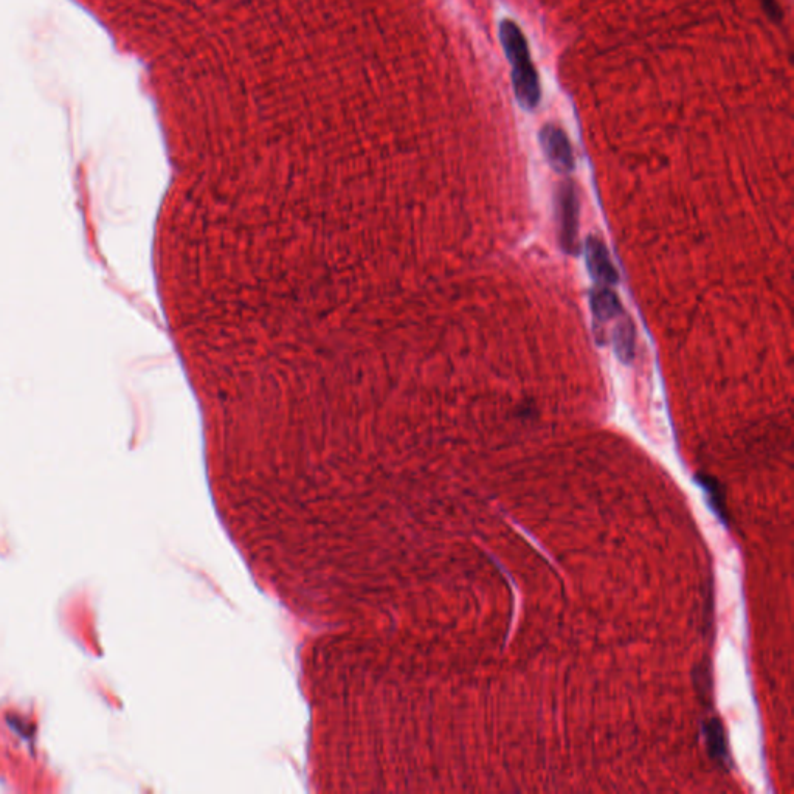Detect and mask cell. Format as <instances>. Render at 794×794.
I'll use <instances>...</instances> for the list:
<instances>
[{"label":"cell","mask_w":794,"mask_h":794,"mask_svg":"<svg viewBox=\"0 0 794 794\" xmlns=\"http://www.w3.org/2000/svg\"><path fill=\"white\" fill-rule=\"evenodd\" d=\"M500 41L512 66L515 97L525 111H534L542 100V87L536 67L532 64L528 41L511 19L501 21Z\"/></svg>","instance_id":"6da1fadb"},{"label":"cell","mask_w":794,"mask_h":794,"mask_svg":"<svg viewBox=\"0 0 794 794\" xmlns=\"http://www.w3.org/2000/svg\"><path fill=\"white\" fill-rule=\"evenodd\" d=\"M556 199L560 246L565 252L573 253L579 233V201L573 183H562L557 190Z\"/></svg>","instance_id":"7a4b0ae2"},{"label":"cell","mask_w":794,"mask_h":794,"mask_svg":"<svg viewBox=\"0 0 794 794\" xmlns=\"http://www.w3.org/2000/svg\"><path fill=\"white\" fill-rule=\"evenodd\" d=\"M540 145L549 166L556 173L570 174L574 170L573 148L568 135L556 125H545L540 131Z\"/></svg>","instance_id":"3957f363"},{"label":"cell","mask_w":794,"mask_h":794,"mask_svg":"<svg viewBox=\"0 0 794 794\" xmlns=\"http://www.w3.org/2000/svg\"><path fill=\"white\" fill-rule=\"evenodd\" d=\"M585 259L588 272L596 283L601 286H613L618 283V272L608 256L607 247L599 238L590 236L585 242Z\"/></svg>","instance_id":"277c9868"},{"label":"cell","mask_w":794,"mask_h":794,"mask_svg":"<svg viewBox=\"0 0 794 794\" xmlns=\"http://www.w3.org/2000/svg\"><path fill=\"white\" fill-rule=\"evenodd\" d=\"M590 303L591 311L598 322L607 323L613 318L621 317V301L612 289H608V286L593 290Z\"/></svg>","instance_id":"5b68a950"},{"label":"cell","mask_w":794,"mask_h":794,"mask_svg":"<svg viewBox=\"0 0 794 794\" xmlns=\"http://www.w3.org/2000/svg\"><path fill=\"white\" fill-rule=\"evenodd\" d=\"M613 343L618 359L629 365L635 356V325L627 315L619 318V322L616 323Z\"/></svg>","instance_id":"8992f818"},{"label":"cell","mask_w":794,"mask_h":794,"mask_svg":"<svg viewBox=\"0 0 794 794\" xmlns=\"http://www.w3.org/2000/svg\"><path fill=\"white\" fill-rule=\"evenodd\" d=\"M706 737H708L709 753H711V756L717 760H726L728 753H726L725 736H723V729L719 720H712V722L708 723Z\"/></svg>","instance_id":"52a82bcc"},{"label":"cell","mask_w":794,"mask_h":794,"mask_svg":"<svg viewBox=\"0 0 794 794\" xmlns=\"http://www.w3.org/2000/svg\"><path fill=\"white\" fill-rule=\"evenodd\" d=\"M698 481H700L701 486L705 487L706 492H708L712 508L717 511V514H719L723 520H726L725 498H723L722 487H720L719 481H715L712 477H698Z\"/></svg>","instance_id":"ba28073f"},{"label":"cell","mask_w":794,"mask_h":794,"mask_svg":"<svg viewBox=\"0 0 794 794\" xmlns=\"http://www.w3.org/2000/svg\"><path fill=\"white\" fill-rule=\"evenodd\" d=\"M760 5L774 24H781L784 13H782L781 5L777 4V0H760Z\"/></svg>","instance_id":"9c48e42d"}]
</instances>
